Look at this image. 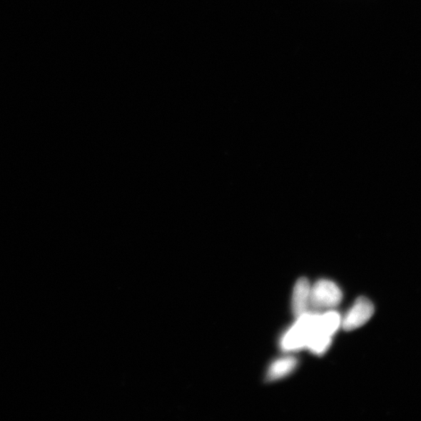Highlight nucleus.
Listing matches in <instances>:
<instances>
[{
	"label": "nucleus",
	"mask_w": 421,
	"mask_h": 421,
	"mask_svg": "<svg viewBox=\"0 0 421 421\" xmlns=\"http://www.w3.org/2000/svg\"><path fill=\"white\" fill-rule=\"evenodd\" d=\"M340 325V316L335 311H328L323 315L316 314L315 328L328 336L332 337L338 330Z\"/></svg>",
	"instance_id": "6"
},
{
	"label": "nucleus",
	"mask_w": 421,
	"mask_h": 421,
	"mask_svg": "<svg viewBox=\"0 0 421 421\" xmlns=\"http://www.w3.org/2000/svg\"><path fill=\"white\" fill-rule=\"evenodd\" d=\"M315 315L307 313L297 318V323L283 337L281 347L284 351H294L306 348L313 330Z\"/></svg>",
	"instance_id": "1"
},
{
	"label": "nucleus",
	"mask_w": 421,
	"mask_h": 421,
	"mask_svg": "<svg viewBox=\"0 0 421 421\" xmlns=\"http://www.w3.org/2000/svg\"><path fill=\"white\" fill-rule=\"evenodd\" d=\"M341 290L330 280H319L310 288L309 305L317 310L330 309L340 304Z\"/></svg>",
	"instance_id": "2"
},
{
	"label": "nucleus",
	"mask_w": 421,
	"mask_h": 421,
	"mask_svg": "<svg viewBox=\"0 0 421 421\" xmlns=\"http://www.w3.org/2000/svg\"><path fill=\"white\" fill-rule=\"evenodd\" d=\"M310 286L306 278H300L295 284L292 310L295 318H298L307 313L309 305Z\"/></svg>",
	"instance_id": "4"
},
{
	"label": "nucleus",
	"mask_w": 421,
	"mask_h": 421,
	"mask_svg": "<svg viewBox=\"0 0 421 421\" xmlns=\"http://www.w3.org/2000/svg\"><path fill=\"white\" fill-rule=\"evenodd\" d=\"M315 320L313 330H311L310 334L306 348L315 353V355H322L330 348L332 343V337L317 330L315 328Z\"/></svg>",
	"instance_id": "7"
},
{
	"label": "nucleus",
	"mask_w": 421,
	"mask_h": 421,
	"mask_svg": "<svg viewBox=\"0 0 421 421\" xmlns=\"http://www.w3.org/2000/svg\"><path fill=\"white\" fill-rule=\"evenodd\" d=\"M375 313V307L367 298H359L345 316L343 328L346 331L356 330L367 323Z\"/></svg>",
	"instance_id": "3"
},
{
	"label": "nucleus",
	"mask_w": 421,
	"mask_h": 421,
	"mask_svg": "<svg viewBox=\"0 0 421 421\" xmlns=\"http://www.w3.org/2000/svg\"><path fill=\"white\" fill-rule=\"evenodd\" d=\"M298 365V360L293 357L278 360L269 367L266 375L267 382H274L288 376Z\"/></svg>",
	"instance_id": "5"
}]
</instances>
